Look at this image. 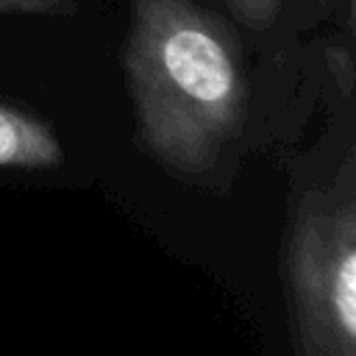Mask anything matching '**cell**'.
Segmentation results:
<instances>
[{"instance_id": "3957f363", "label": "cell", "mask_w": 356, "mask_h": 356, "mask_svg": "<svg viewBox=\"0 0 356 356\" xmlns=\"http://www.w3.org/2000/svg\"><path fill=\"white\" fill-rule=\"evenodd\" d=\"M64 161L56 131L31 111L0 100V167L6 170H53Z\"/></svg>"}, {"instance_id": "6da1fadb", "label": "cell", "mask_w": 356, "mask_h": 356, "mask_svg": "<svg viewBox=\"0 0 356 356\" xmlns=\"http://www.w3.org/2000/svg\"><path fill=\"white\" fill-rule=\"evenodd\" d=\"M122 64L145 150L178 178L209 175L250 108L234 31L195 0H131Z\"/></svg>"}, {"instance_id": "277c9868", "label": "cell", "mask_w": 356, "mask_h": 356, "mask_svg": "<svg viewBox=\"0 0 356 356\" xmlns=\"http://www.w3.org/2000/svg\"><path fill=\"white\" fill-rule=\"evenodd\" d=\"M231 11L250 28H270L281 11V0H225Z\"/></svg>"}, {"instance_id": "7a4b0ae2", "label": "cell", "mask_w": 356, "mask_h": 356, "mask_svg": "<svg viewBox=\"0 0 356 356\" xmlns=\"http://www.w3.org/2000/svg\"><path fill=\"white\" fill-rule=\"evenodd\" d=\"M295 345L303 356L356 353V172L300 195L284 248Z\"/></svg>"}, {"instance_id": "5b68a950", "label": "cell", "mask_w": 356, "mask_h": 356, "mask_svg": "<svg viewBox=\"0 0 356 356\" xmlns=\"http://www.w3.org/2000/svg\"><path fill=\"white\" fill-rule=\"evenodd\" d=\"M75 0H0V17H28V14H72Z\"/></svg>"}]
</instances>
